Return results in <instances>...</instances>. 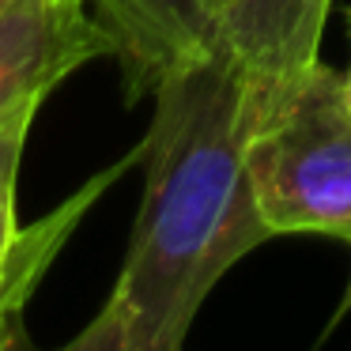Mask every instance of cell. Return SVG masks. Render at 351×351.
<instances>
[{"mask_svg":"<svg viewBox=\"0 0 351 351\" xmlns=\"http://www.w3.org/2000/svg\"><path fill=\"white\" fill-rule=\"evenodd\" d=\"M245 136V72L227 53L208 49L162 76L140 140L144 200L121 276L69 351H178L208 291L272 238Z\"/></svg>","mask_w":351,"mask_h":351,"instance_id":"cell-1","label":"cell"},{"mask_svg":"<svg viewBox=\"0 0 351 351\" xmlns=\"http://www.w3.org/2000/svg\"><path fill=\"white\" fill-rule=\"evenodd\" d=\"M348 31H351V12H348ZM343 84H348V99H351V72L343 76Z\"/></svg>","mask_w":351,"mask_h":351,"instance_id":"cell-7","label":"cell"},{"mask_svg":"<svg viewBox=\"0 0 351 351\" xmlns=\"http://www.w3.org/2000/svg\"><path fill=\"white\" fill-rule=\"evenodd\" d=\"M34 114H38V106H23L0 121V348H12L19 340L23 306L31 302V295L38 287V280L46 276L49 261L61 253V245L69 242L76 223L87 215V208L132 162H140V147H136L125 159H117L110 170H102L99 178H91L76 197H69L46 219L31 223V227H19L16 182H19V162H23V147H27V132H31Z\"/></svg>","mask_w":351,"mask_h":351,"instance_id":"cell-3","label":"cell"},{"mask_svg":"<svg viewBox=\"0 0 351 351\" xmlns=\"http://www.w3.org/2000/svg\"><path fill=\"white\" fill-rule=\"evenodd\" d=\"M114 53L91 0H12L0 12V121L42 106L72 69Z\"/></svg>","mask_w":351,"mask_h":351,"instance_id":"cell-4","label":"cell"},{"mask_svg":"<svg viewBox=\"0 0 351 351\" xmlns=\"http://www.w3.org/2000/svg\"><path fill=\"white\" fill-rule=\"evenodd\" d=\"M343 302H348V306H351V280H348V295H343Z\"/></svg>","mask_w":351,"mask_h":351,"instance_id":"cell-8","label":"cell"},{"mask_svg":"<svg viewBox=\"0 0 351 351\" xmlns=\"http://www.w3.org/2000/svg\"><path fill=\"white\" fill-rule=\"evenodd\" d=\"M8 4H12V0H0V12H4V8H8Z\"/></svg>","mask_w":351,"mask_h":351,"instance_id":"cell-9","label":"cell"},{"mask_svg":"<svg viewBox=\"0 0 351 351\" xmlns=\"http://www.w3.org/2000/svg\"><path fill=\"white\" fill-rule=\"evenodd\" d=\"M250 91L245 170L272 234L351 242V99L343 72L317 61Z\"/></svg>","mask_w":351,"mask_h":351,"instance_id":"cell-2","label":"cell"},{"mask_svg":"<svg viewBox=\"0 0 351 351\" xmlns=\"http://www.w3.org/2000/svg\"><path fill=\"white\" fill-rule=\"evenodd\" d=\"M332 0H212V49L227 53L253 87L310 69Z\"/></svg>","mask_w":351,"mask_h":351,"instance_id":"cell-5","label":"cell"},{"mask_svg":"<svg viewBox=\"0 0 351 351\" xmlns=\"http://www.w3.org/2000/svg\"><path fill=\"white\" fill-rule=\"evenodd\" d=\"M114 42L125 95H155L167 72L212 49V0H91Z\"/></svg>","mask_w":351,"mask_h":351,"instance_id":"cell-6","label":"cell"}]
</instances>
